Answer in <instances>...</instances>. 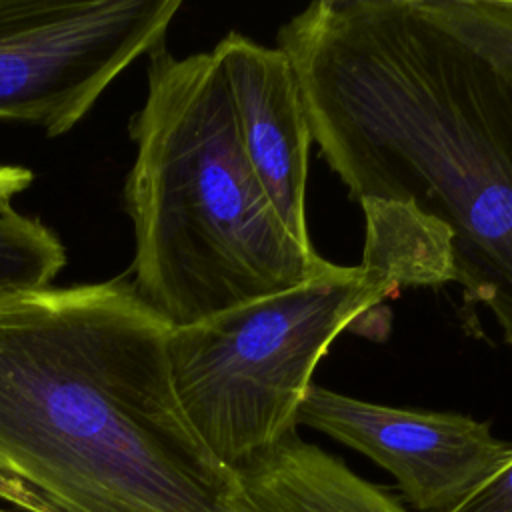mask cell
Instances as JSON below:
<instances>
[{
	"mask_svg": "<svg viewBox=\"0 0 512 512\" xmlns=\"http://www.w3.org/2000/svg\"><path fill=\"white\" fill-rule=\"evenodd\" d=\"M312 142L358 202H408L512 348V94L426 0H318L278 30Z\"/></svg>",
	"mask_w": 512,
	"mask_h": 512,
	"instance_id": "1",
	"label": "cell"
},
{
	"mask_svg": "<svg viewBox=\"0 0 512 512\" xmlns=\"http://www.w3.org/2000/svg\"><path fill=\"white\" fill-rule=\"evenodd\" d=\"M128 274L0 292V474L52 512H256L188 420Z\"/></svg>",
	"mask_w": 512,
	"mask_h": 512,
	"instance_id": "2",
	"label": "cell"
},
{
	"mask_svg": "<svg viewBox=\"0 0 512 512\" xmlns=\"http://www.w3.org/2000/svg\"><path fill=\"white\" fill-rule=\"evenodd\" d=\"M124 186L130 280L174 330L296 288L328 264L282 224L242 152L212 52L148 56Z\"/></svg>",
	"mask_w": 512,
	"mask_h": 512,
	"instance_id": "3",
	"label": "cell"
},
{
	"mask_svg": "<svg viewBox=\"0 0 512 512\" xmlns=\"http://www.w3.org/2000/svg\"><path fill=\"white\" fill-rule=\"evenodd\" d=\"M404 284L396 262L364 248L358 266L328 262L296 288L174 328V386L212 454L240 474L294 434L330 344Z\"/></svg>",
	"mask_w": 512,
	"mask_h": 512,
	"instance_id": "4",
	"label": "cell"
},
{
	"mask_svg": "<svg viewBox=\"0 0 512 512\" xmlns=\"http://www.w3.org/2000/svg\"><path fill=\"white\" fill-rule=\"evenodd\" d=\"M180 0H0V120L70 132L140 56L164 46Z\"/></svg>",
	"mask_w": 512,
	"mask_h": 512,
	"instance_id": "5",
	"label": "cell"
},
{
	"mask_svg": "<svg viewBox=\"0 0 512 512\" xmlns=\"http://www.w3.org/2000/svg\"><path fill=\"white\" fill-rule=\"evenodd\" d=\"M296 424L386 468L422 512H452L512 460V444L464 414L384 406L312 384Z\"/></svg>",
	"mask_w": 512,
	"mask_h": 512,
	"instance_id": "6",
	"label": "cell"
},
{
	"mask_svg": "<svg viewBox=\"0 0 512 512\" xmlns=\"http://www.w3.org/2000/svg\"><path fill=\"white\" fill-rule=\"evenodd\" d=\"M210 52L220 64L250 170L286 230L314 248L306 220L312 134L290 56L236 30Z\"/></svg>",
	"mask_w": 512,
	"mask_h": 512,
	"instance_id": "7",
	"label": "cell"
},
{
	"mask_svg": "<svg viewBox=\"0 0 512 512\" xmlns=\"http://www.w3.org/2000/svg\"><path fill=\"white\" fill-rule=\"evenodd\" d=\"M256 512H408L298 432L238 474Z\"/></svg>",
	"mask_w": 512,
	"mask_h": 512,
	"instance_id": "8",
	"label": "cell"
},
{
	"mask_svg": "<svg viewBox=\"0 0 512 512\" xmlns=\"http://www.w3.org/2000/svg\"><path fill=\"white\" fill-rule=\"evenodd\" d=\"M64 266L66 246L48 224L0 210V292L50 286Z\"/></svg>",
	"mask_w": 512,
	"mask_h": 512,
	"instance_id": "9",
	"label": "cell"
},
{
	"mask_svg": "<svg viewBox=\"0 0 512 512\" xmlns=\"http://www.w3.org/2000/svg\"><path fill=\"white\" fill-rule=\"evenodd\" d=\"M430 10L476 48L512 94V0H426Z\"/></svg>",
	"mask_w": 512,
	"mask_h": 512,
	"instance_id": "10",
	"label": "cell"
},
{
	"mask_svg": "<svg viewBox=\"0 0 512 512\" xmlns=\"http://www.w3.org/2000/svg\"><path fill=\"white\" fill-rule=\"evenodd\" d=\"M452 512H512V460Z\"/></svg>",
	"mask_w": 512,
	"mask_h": 512,
	"instance_id": "11",
	"label": "cell"
},
{
	"mask_svg": "<svg viewBox=\"0 0 512 512\" xmlns=\"http://www.w3.org/2000/svg\"><path fill=\"white\" fill-rule=\"evenodd\" d=\"M34 182V172L26 166L0 162V210L12 208L16 196H20Z\"/></svg>",
	"mask_w": 512,
	"mask_h": 512,
	"instance_id": "12",
	"label": "cell"
},
{
	"mask_svg": "<svg viewBox=\"0 0 512 512\" xmlns=\"http://www.w3.org/2000/svg\"><path fill=\"white\" fill-rule=\"evenodd\" d=\"M0 498L20 508V512H52L46 502L26 486L0 474Z\"/></svg>",
	"mask_w": 512,
	"mask_h": 512,
	"instance_id": "13",
	"label": "cell"
},
{
	"mask_svg": "<svg viewBox=\"0 0 512 512\" xmlns=\"http://www.w3.org/2000/svg\"><path fill=\"white\" fill-rule=\"evenodd\" d=\"M0 512H14V510H4V508H0Z\"/></svg>",
	"mask_w": 512,
	"mask_h": 512,
	"instance_id": "14",
	"label": "cell"
}]
</instances>
